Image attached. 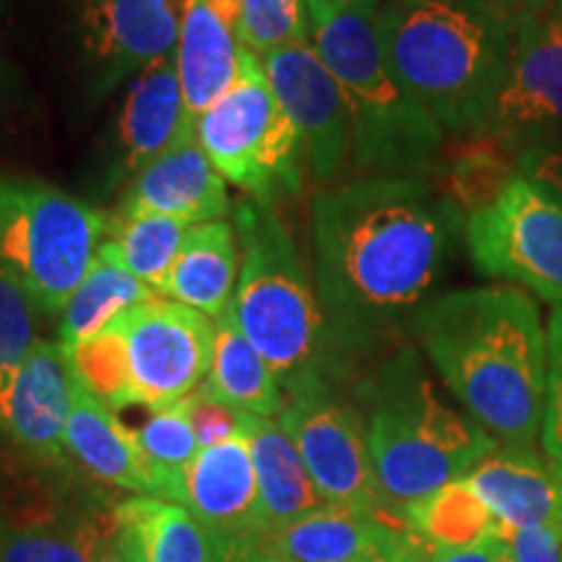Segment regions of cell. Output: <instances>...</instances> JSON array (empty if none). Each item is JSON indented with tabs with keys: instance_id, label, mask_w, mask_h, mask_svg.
I'll use <instances>...</instances> for the list:
<instances>
[{
	"instance_id": "cell-1",
	"label": "cell",
	"mask_w": 562,
	"mask_h": 562,
	"mask_svg": "<svg viewBox=\"0 0 562 562\" xmlns=\"http://www.w3.org/2000/svg\"><path fill=\"white\" fill-rule=\"evenodd\" d=\"M463 227V209L425 178H357L315 195L313 284L328 339L364 349L412 326Z\"/></svg>"
},
{
	"instance_id": "cell-2",
	"label": "cell",
	"mask_w": 562,
	"mask_h": 562,
	"mask_svg": "<svg viewBox=\"0 0 562 562\" xmlns=\"http://www.w3.org/2000/svg\"><path fill=\"white\" fill-rule=\"evenodd\" d=\"M412 331L469 417L503 446L542 432L547 331L537 302L516 286H474L427 302Z\"/></svg>"
},
{
	"instance_id": "cell-3",
	"label": "cell",
	"mask_w": 562,
	"mask_h": 562,
	"mask_svg": "<svg viewBox=\"0 0 562 562\" xmlns=\"http://www.w3.org/2000/svg\"><path fill=\"white\" fill-rule=\"evenodd\" d=\"M381 30L393 76L442 131H487L516 26L463 0H383Z\"/></svg>"
},
{
	"instance_id": "cell-4",
	"label": "cell",
	"mask_w": 562,
	"mask_h": 562,
	"mask_svg": "<svg viewBox=\"0 0 562 562\" xmlns=\"http://www.w3.org/2000/svg\"><path fill=\"white\" fill-rule=\"evenodd\" d=\"M383 0H311V45L339 83L362 178H427L446 131L398 83L381 30Z\"/></svg>"
},
{
	"instance_id": "cell-5",
	"label": "cell",
	"mask_w": 562,
	"mask_h": 562,
	"mask_svg": "<svg viewBox=\"0 0 562 562\" xmlns=\"http://www.w3.org/2000/svg\"><path fill=\"white\" fill-rule=\"evenodd\" d=\"M368 404L372 472L396 510L463 480L501 446L480 422L442 402L414 349H402L375 372Z\"/></svg>"
},
{
	"instance_id": "cell-6",
	"label": "cell",
	"mask_w": 562,
	"mask_h": 562,
	"mask_svg": "<svg viewBox=\"0 0 562 562\" xmlns=\"http://www.w3.org/2000/svg\"><path fill=\"white\" fill-rule=\"evenodd\" d=\"M209 315L167 297L131 307L94 339L66 349L79 381L112 412L167 409L191 398L214 360Z\"/></svg>"
},
{
	"instance_id": "cell-7",
	"label": "cell",
	"mask_w": 562,
	"mask_h": 562,
	"mask_svg": "<svg viewBox=\"0 0 562 562\" xmlns=\"http://www.w3.org/2000/svg\"><path fill=\"white\" fill-rule=\"evenodd\" d=\"M232 224L243 248L232 313L279 383L294 391L321 378L323 347L331 341L318 292L290 229L269 203L240 201Z\"/></svg>"
},
{
	"instance_id": "cell-8",
	"label": "cell",
	"mask_w": 562,
	"mask_h": 562,
	"mask_svg": "<svg viewBox=\"0 0 562 562\" xmlns=\"http://www.w3.org/2000/svg\"><path fill=\"white\" fill-rule=\"evenodd\" d=\"M108 214L45 180L0 175V269L60 315L97 261Z\"/></svg>"
},
{
	"instance_id": "cell-9",
	"label": "cell",
	"mask_w": 562,
	"mask_h": 562,
	"mask_svg": "<svg viewBox=\"0 0 562 562\" xmlns=\"http://www.w3.org/2000/svg\"><path fill=\"white\" fill-rule=\"evenodd\" d=\"M195 138L222 178L252 201L271 206L302 191L300 133L273 97L263 60L250 50L232 89L199 117Z\"/></svg>"
},
{
	"instance_id": "cell-10",
	"label": "cell",
	"mask_w": 562,
	"mask_h": 562,
	"mask_svg": "<svg viewBox=\"0 0 562 562\" xmlns=\"http://www.w3.org/2000/svg\"><path fill=\"white\" fill-rule=\"evenodd\" d=\"M474 269L524 286L552 305L562 302V209L516 175L463 227Z\"/></svg>"
},
{
	"instance_id": "cell-11",
	"label": "cell",
	"mask_w": 562,
	"mask_h": 562,
	"mask_svg": "<svg viewBox=\"0 0 562 562\" xmlns=\"http://www.w3.org/2000/svg\"><path fill=\"white\" fill-rule=\"evenodd\" d=\"M279 425L300 451L323 503L404 521L402 510L391 508L378 487L360 414L341 404L323 378L290 391Z\"/></svg>"
},
{
	"instance_id": "cell-12",
	"label": "cell",
	"mask_w": 562,
	"mask_h": 562,
	"mask_svg": "<svg viewBox=\"0 0 562 562\" xmlns=\"http://www.w3.org/2000/svg\"><path fill=\"white\" fill-rule=\"evenodd\" d=\"M487 136L521 154L531 146H562V3L516 26Z\"/></svg>"
},
{
	"instance_id": "cell-13",
	"label": "cell",
	"mask_w": 562,
	"mask_h": 562,
	"mask_svg": "<svg viewBox=\"0 0 562 562\" xmlns=\"http://www.w3.org/2000/svg\"><path fill=\"white\" fill-rule=\"evenodd\" d=\"M91 66L94 94L136 79L175 53L182 0H66Z\"/></svg>"
},
{
	"instance_id": "cell-14",
	"label": "cell",
	"mask_w": 562,
	"mask_h": 562,
	"mask_svg": "<svg viewBox=\"0 0 562 562\" xmlns=\"http://www.w3.org/2000/svg\"><path fill=\"white\" fill-rule=\"evenodd\" d=\"M263 70L281 110L302 140V159L318 182H334L351 161V123L347 102L311 42L266 55Z\"/></svg>"
},
{
	"instance_id": "cell-15",
	"label": "cell",
	"mask_w": 562,
	"mask_h": 562,
	"mask_svg": "<svg viewBox=\"0 0 562 562\" xmlns=\"http://www.w3.org/2000/svg\"><path fill=\"white\" fill-rule=\"evenodd\" d=\"M191 136H195V125L188 117L172 53L125 83L110 136L108 186L128 182L149 161Z\"/></svg>"
},
{
	"instance_id": "cell-16",
	"label": "cell",
	"mask_w": 562,
	"mask_h": 562,
	"mask_svg": "<svg viewBox=\"0 0 562 562\" xmlns=\"http://www.w3.org/2000/svg\"><path fill=\"white\" fill-rule=\"evenodd\" d=\"M70 364L60 341H40L13 368L0 370V430L37 459L66 451Z\"/></svg>"
},
{
	"instance_id": "cell-17",
	"label": "cell",
	"mask_w": 562,
	"mask_h": 562,
	"mask_svg": "<svg viewBox=\"0 0 562 562\" xmlns=\"http://www.w3.org/2000/svg\"><path fill=\"white\" fill-rule=\"evenodd\" d=\"M180 505L222 539L261 537V495L248 435L195 453L182 480Z\"/></svg>"
},
{
	"instance_id": "cell-18",
	"label": "cell",
	"mask_w": 562,
	"mask_h": 562,
	"mask_svg": "<svg viewBox=\"0 0 562 562\" xmlns=\"http://www.w3.org/2000/svg\"><path fill=\"white\" fill-rule=\"evenodd\" d=\"M117 209L172 216L188 224L222 222L229 211L227 180L199 138H182L133 175Z\"/></svg>"
},
{
	"instance_id": "cell-19",
	"label": "cell",
	"mask_w": 562,
	"mask_h": 562,
	"mask_svg": "<svg viewBox=\"0 0 562 562\" xmlns=\"http://www.w3.org/2000/svg\"><path fill=\"white\" fill-rule=\"evenodd\" d=\"M487 505L503 537L524 526L562 518V469L533 453V446H497L463 476Z\"/></svg>"
},
{
	"instance_id": "cell-20",
	"label": "cell",
	"mask_w": 562,
	"mask_h": 562,
	"mask_svg": "<svg viewBox=\"0 0 562 562\" xmlns=\"http://www.w3.org/2000/svg\"><path fill=\"white\" fill-rule=\"evenodd\" d=\"M243 53V42L235 37L211 0H182L175 66L193 125L237 81Z\"/></svg>"
},
{
	"instance_id": "cell-21",
	"label": "cell",
	"mask_w": 562,
	"mask_h": 562,
	"mask_svg": "<svg viewBox=\"0 0 562 562\" xmlns=\"http://www.w3.org/2000/svg\"><path fill=\"white\" fill-rule=\"evenodd\" d=\"M66 448L100 480L151 497L149 469H146L131 427H125L115 417V412L79 381L74 368H70Z\"/></svg>"
},
{
	"instance_id": "cell-22",
	"label": "cell",
	"mask_w": 562,
	"mask_h": 562,
	"mask_svg": "<svg viewBox=\"0 0 562 562\" xmlns=\"http://www.w3.org/2000/svg\"><path fill=\"white\" fill-rule=\"evenodd\" d=\"M237 277L240 240L235 224L227 220L193 224L161 284L159 297L180 302L216 321L235 300Z\"/></svg>"
},
{
	"instance_id": "cell-23",
	"label": "cell",
	"mask_w": 562,
	"mask_h": 562,
	"mask_svg": "<svg viewBox=\"0 0 562 562\" xmlns=\"http://www.w3.org/2000/svg\"><path fill=\"white\" fill-rule=\"evenodd\" d=\"M406 521H385L341 505L323 503L297 521L261 533L258 542L290 562H349L378 550Z\"/></svg>"
},
{
	"instance_id": "cell-24",
	"label": "cell",
	"mask_w": 562,
	"mask_h": 562,
	"mask_svg": "<svg viewBox=\"0 0 562 562\" xmlns=\"http://www.w3.org/2000/svg\"><path fill=\"white\" fill-rule=\"evenodd\" d=\"M243 432L248 435L256 463L263 533L277 531L321 508L323 501L307 474L305 461L279 419L243 414Z\"/></svg>"
},
{
	"instance_id": "cell-25",
	"label": "cell",
	"mask_w": 562,
	"mask_h": 562,
	"mask_svg": "<svg viewBox=\"0 0 562 562\" xmlns=\"http://www.w3.org/2000/svg\"><path fill=\"white\" fill-rule=\"evenodd\" d=\"M214 360H211V370L201 391L235 412L252 414V417H277L284 409L279 378L273 375L269 362L258 355L256 347L245 339L232 305L222 318L214 321Z\"/></svg>"
},
{
	"instance_id": "cell-26",
	"label": "cell",
	"mask_w": 562,
	"mask_h": 562,
	"mask_svg": "<svg viewBox=\"0 0 562 562\" xmlns=\"http://www.w3.org/2000/svg\"><path fill=\"white\" fill-rule=\"evenodd\" d=\"M117 521L136 533L146 562H220L227 539L211 533L186 505L133 497L117 505Z\"/></svg>"
},
{
	"instance_id": "cell-27",
	"label": "cell",
	"mask_w": 562,
	"mask_h": 562,
	"mask_svg": "<svg viewBox=\"0 0 562 562\" xmlns=\"http://www.w3.org/2000/svg\"><path fill=\"white\" fill-rule=\"evenodd\" d=\"M191 227L193 224L172 216L117 209L115 216H108L97 256L131 271L159 294Z\"/></svg>"
},
{
	"instance_id": "cell-28",
	"label": "cell",
	"mask_w": 562,
	"mask_h": 562,
	"mask_svg": "<svg viewBox=\"0 0 562 562\" xmlns=\"http://www.w3.org/2000/svg\"><path fill=\"white\" fill-rule=\"evenodd\" d=\"M154 297L159 294L131 271L97 256L87 277L70 294L66 311L60 313V344L66 349L79 347L81 341L104 331L117 315Z\"/></svg>"
},
{
	"instance_id": "cell-29",
	"label": "cell",
	"mask_w": 562,
	"mask_h": 562,
	"mask_svg": "<svg viewBox=\"0 0 562 562\" xmlns=\"http://www.w3.org/2000/svg\"><path fill=\"white\" fill-rule=\"evenodd\" d=\"M406 526L419 533L432 550L472 544L487 533H503L487 505L467 480H456L425 501L402 508Z\"/></svg>"
},
{
	"instance_id": "cell-30",
	"label": "cell",
	"mask_w": 562,
	"mask_h": 562,
	"mask_svg": "<svg viewBox=\"0 0 562 562\" xmlns=\"http://www.w3.org/2000/svg\"><path fill=\"white\" fill-rule=\"evenodd\" d=\"M131 432L149 469L151 497L180 505L186 469L201 451L191 422V398L167 409L149 412L144 425Z\"/></svg>"
},
{
	"instance_id": "cell-31",
	"label": "cell",
	"mask_w": 562,
	"mask_h": 562,
	"mask_svg": "<svg viewBox=\"0 0 562 562\" xmlns=\"http://www.w3.org/2000/svg\"><path fill=\"white\" fill-rule=\"evenodd\" d=\"M245 50L258 58L311 42V0H211Z\"/></svg>"
},
{
	"instance_id": "cell-32",
	"label": "cell",
	"mask_w": 562,
	"mask_h": 562,
	"mask_svg": "<svg viewBox=\"0 0 562 562\" xmlns=\"http://www.w3.org/2000/svg\"><path fill=\"white\" fill-rule=\"evenodd\" d=\"M108 533L100 524L74 531L16 533L0 542V562H97Z\"/></svg>"
},
{
	"instance_id": "cell-33",
	"label": "cell",
	"mask_w": 562,
	"mask_h": 562,
	"mask_svg": "<svg viewBox=\"0 0 562 562\" xmlns=\"http://www.w3.org/2000/svg\"><path fill=\"white\" fill-rule=\"evenodd\" d=\"M37 311L24 286L0 269V370L19 364L40 344Z\"/></svg>"
},
{
	"instance_id": "cell-34",
	"label": "cell",
	"mask_w": 562,
	"mask_h": 562,
	"mask_svg": "<svg viewBox=\"0 0 562 562\" xmlns=\"http://www.w3.org/2000/svg\"><path fill=\"white\" fill-rule=\"evenodd\" d=\"M539 435L547 459L562 469V302L552 305L547 323V389Z\"/></svg>"
},
{
	"instance_id": "cell-35",
	"label": "cell",
	"mask_w": 562,
	"mask_h": 562,
	"mask_svg": "<svg viewBox=\"0 0 562 562\" xmlns=\"http://www.w3.org/2000/svg\"><path fill=\"white\" fill-rule=\"evenodd\" d=\"M191 422L201 448L232 440L243 432V412L214 402L201 389L191 396Z\"/></svg>"
},
{
	"instance_id": "cell-36",
	"label": "cell",
	"mask_w": 562,
	"mask_h": 562,
	"mask_svg": "<svg viewBox=\"0 0 562 562\" xmlns=\"http://www.w3.org/2000/svg\"><path fill=\"white\" fill-rule=\"evenodd\" d=\"M516 172L562 209V146H531L521 151Z\"/></svg>"
},
{
	"instance_id": "cell-37",
	"label": "cell",
	"mask_w": 562,
	"mask_h": 562,
	"mask_svg": "<svg viewBox=\"0 0 562 562\" xmlns=\"http://www.w3.org/2000/svg\"><path fill=\"white\" fill-rule=\"evenodd\" d=\"M432 552V547L419 533H414L409 526H402L378 550L360 554L349 562H430Z\"/></svg>"
},
{
	"instance_id": "cell-38",
	"label": "cell",
	"mask_w": 562,
	"mask_h": 562,
	"mask_svg": "<svg viewBox=\"0 0 562 562\" xmlns=\"http://www.w3.org/2000/svg\"><path fill=\"white\" fill-rule=\"evenodd\" d=\"M430 562H513V550L503 533H487L472 544L435 550Z\"/></svg>"
},
{
	"instance_id": "cell-39",
	"label": "cell",
	"mask_w": 562,
	"mask_h": 562,
	"mask_svg": "<svg viewBox=\"0 0 562 562\" xmlns=\"http://www.w3.org/2000/svg\"><path fill=\"white\" fill-rule=\"evenodd\" d=\"M490 16L505 21V24L518 26L524 19L539 16V13L552 9V0H463Z\"/></svg>"
},
{
	"instance_id": "cell-40",
	"label": "cell",
	"mask_w": 562,
	"mask_h": 562,
	"mask_svg": "<svg viewBox=\"0 0 562 562\" xmlns=\"http://www.w3.org/2000/svg\"><path fill=\"white\" fill-rule=\"evenodd\" d=\"M97 562H146L138 537L123 521H112Z\"/></svg>"
},
{
	"instance_id": "cell-41",
	"label": "cell",
	"mask_w": 562,
	"mask_h": 562,
	"mask_svg": "<svg viewBox=\"0 0 562 562\" xmlns=\"http://www.w3.org/2000/svg\"><path fill=\"white\" fill-rule=\"evenodd\" d=\"M220 562H290L281 554L271 552L269 547L258 542V537L248 539H227V547H224V554Z\"/></svg>"
}]
</instances>
